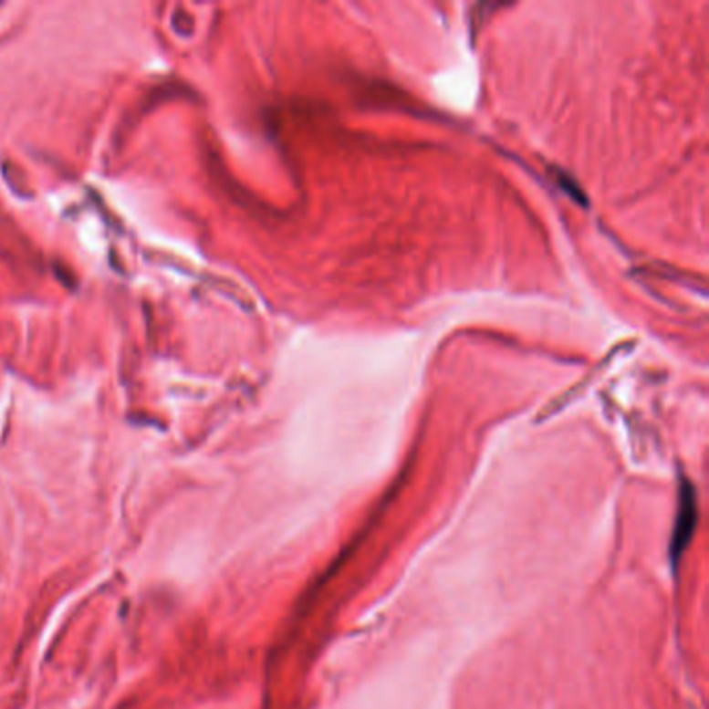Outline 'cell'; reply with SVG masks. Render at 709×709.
<instances>
[{
  "mask_svg": "<svg viewBox=\"0 0 709 709\" xmlns=\"http://www.w3.org/2000/svg\"><path fill=\"white\" fill-rule=\"evenodd\" d=\"M695 516H697L695 489L684 487L681 494V512H678V522L674 527V535H672V547H670L672 559L681 558L684 545L691 537V531L695 528Z\"/></svg>",
  "mask_w": 709,
  "mask_h": 709,
  "instance_id": "6da1fadb",
  "label": "cell"
}]
</instances>
